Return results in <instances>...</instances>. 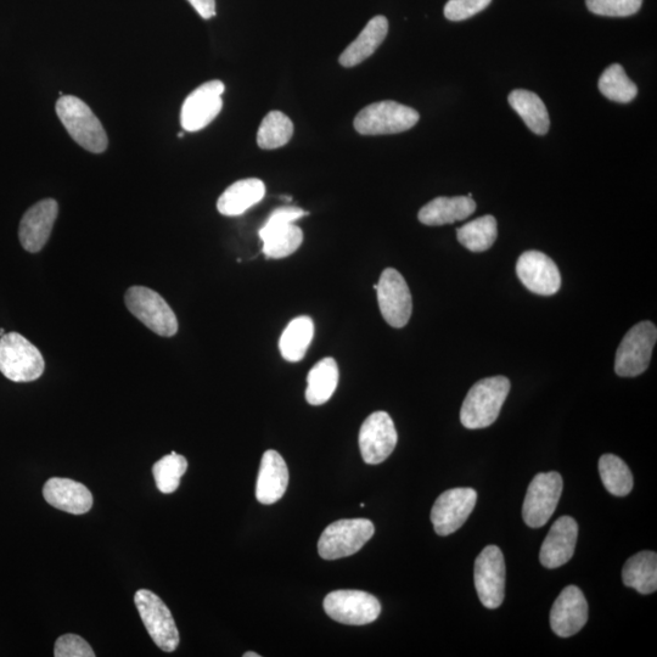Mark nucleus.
<instances>
[{
  "mask_svg": "<svg viewBox=\"0 0 657 657\" xmlns=\"http://www.w3.org/2000/svg\"><path fill=\"white\" fill-rule=\"evenodd\" d=\"M510 381L505 376H493L476 383L466 395L460 421L466 429H485L499 417L509 395Z\"/></svg>",
  "mask_w": 657,
  "mask_h": 657,
  "instance_id": "1",
  "label": "nucleus"
},
{
  "mask_svg": "<svg viewBox=\"0 0 657 657\" xmlns=\"http://www.w3.org/2000/svg\"><path fill=\"white\" fill-rule=\"evenodd\" d=\"M56 114L71 138L83 149L93 154H101L108 149V134L84 101L72 95H63L56 103Z\"/></svg>",
  "mask_w": 657,
  "mask_h": 657,
  "instance_id": "2",
  "label": "nucleus"
},
{
  "mask_svg": "<svg viewBox=\"0 0 657 657\" xmlns=\"http://www.w3.org/2000/svg\"><path fill=\"white\" fill-rule=\"evenodd\" d=\"M308 215L310 213L307 211L292 206L280 207L273 211L265 226L258 232L263 241V254L273 260L295 254L303 241L302 230L295 222Z\"/></svg>",
  "mask_w": 657,
  "mask_h": 657,
  "instance_id": "3",
  "label": "nucleus"
},
{
  "mask_svg": "<svg viewBox=\"0 0 657 657\" xmlns=\"http://www.w3.org/2000/svg\"><path fill=\"white\" fill-rule=\"evenodd\" d=\"M46 362L41 351L19 333L0 338V373L14 383H31L41 378Z\"/></svg>",
  "mask_w": 657,
  "mask_h": 657,
  "instance_id": "4",
  "label": "nucleus"
},
{
  "mask_svg": "<svg viewBox=\"0 0 657 657\" xmlns=\"http://www.w3.org/2000/svg\"><path fill=\"white\" fill-rule=\"evenodd\" d=\"M419 120L417 110L386 100L370 104L359 111L353 125L362 136H387L409 131Z\"/></svg>",
  "mask_w": 657,
  "mask_h": 657,
  "instance_id": "5",
  "label": "nucleus"
},
{
  "mask_svg": "<svg viewBox=\"0 0 657 657\" xmlns=\"http://www.w3.org/2000/svg\"><path fill=\"white\" fill-rule=\"evenodd\" d=\"M375 527L367 519H345L327 527L319 538L318 553L325 560L351 557L373 537Z\"/></svg>",
  "mask_w": 657,
  "mask_h": 657,
  "instance_id": "6",
  "label": "nucleus"
},
{
  "mask_svg": "<svg viewBox=\"0 0 657 657\" xmlns=\"http://www.w3.org/2000/svg\"><path fill=\"white\" fill-rule=\"evenodd\" d=\"M128 311L155 334L171 338L177 334L178 320L164 297L145 286H132L125 295Z\"/></svg>",
  "mask_w": 657,
  "mask_h": 657,
  "instance_id": "7",
  "label": "nucleus"
},
{
  "mask_svg": "<svg viewBox=\"0 0 657 657\" xmlns=\"http://www.w3.org/2000/svg\"><path fill=\"white\" fill-rule=\"evenodd\" d=\"M657 340L656 325L642 322L628 331L616 352L615 372L634 378L648 369Z\"/></svg>",
  "mask_w": 657,
  "mask_h": 657,
  "instance_id": "8",
  "label": "nucleus"
},
{
  "mask_svg": "<svg viewBox=\"0 0 657 657\" xmlns=\"http://www.w3.org/2000/svg\"><path fill=\"white\" fill-rule=\"evenodd\" d=\"M146 631L161 650L172 653L179 645V632L167 605L148 589H140L134 597Z\"/></svg>",
  "mask_w": 657,
  "mask_h": 657,
  "instance_id": "9",
  "label": "nucleus"
},
{
  "mask_svg": "<svg viewBox=\"0 0 657 657\" xmlns=\"http://www.w3.org/2000/svg\"><path fill=\"white\" fill-rule=\"evenodd\" d=\"M563 487V477L555 471L533 477L522 508V518L527 526L539 529L547 524L557 510Z\"/></svg>",
  "mask_w": 657,
  "mask_h": 657,
  "instance_id": "10",
  "label": "nucleus"
},
{
  "mask_svg": "<svg viewBox=\"0 0 657 657\" xmlns=\"http://www.w3.org/2000/svg\"><path fill=\"white\" fill-rule=\"evenodd\" d=\"M324 610L336 622L364 626L378 620L381 605L374 595L362 591H335L324 599Z\"/></svg>",
  "mask_w": 657,
  "mask_h": 657,
  "instance_id": "11",
  "label": "nucleus"
},
{
  "mask_svg": "<svg viewBox=\"0 0 657 657\" xmlns=\"http://www.w3.org/2000/svg\"><path fill=\"white\" fill-rule=\"evenodd\" d=\"M378 302L381 314L392 328L406 327L411 319L413 301L403 275L393 268H387L381 274L378 288Z\"/></svg>",
  "mask_w": 657,
  "mask_h": 657,
  "instance_id": "12",
  "label": "nucleus"
},
{
  "mask_svg": "<svg viewBox=\"0 0 657 657\" xmlns=\"http://www.w3.org/2000/svg\"><path fill=\"white\" fill-rule=\"evenodd\" d=\"M505 561L502 550L487 546L475 561V588L487 609H497L505 597Z\"/></svg>",
  "mask_w": 657,
  "mask_h": 657,
  "instance_id": "13",
  "label": "nucleus"
},
{
  "mask_svg": "<svg viewBox=\"0 0 657 657\" xmlns=\"http://www.w3.org/2000/svg\"><path fill=\"white\" fill-rule=\"evenodd\" d=\"M477 493L473 488H452L432 507L431 522L438 536H449L458 531L475 509Z\"/></svg>",
  "mask_w": 657,
  "mask_h": 657,
  "instance_id": "14",
  "label": "nucleus"
},
{
  "mask_svg": "<svg viewBox=\"0 0 657 657\" xmlns=\"http://www.w3.org/2000/svg\"><path fill=\"white\" fill-rule=\"evenodd\" d=\"M398 435L386 412H375L364 420L359 431V448L365 463L378 465L389 458L397 446Z\"/></svg>",
  "mask_w": 657,
  "mask_h": 657,
  "instance_id": "15",
  "label": "nucleus"
},
{
  "mask_svg": "<svg viewBox=\"0 0 657 657\" xmlns=\"http://www.w3.org/2000/svg\"><path fill=\"white\" fill-rule=\"evenodd\" d=\"M224 83L210 81L189 94L182 106L181 122L184 131L198 132L209 126L223 108Z\"/></svg>",
  "mask_w": 657,
  "mask_h": 657,
  "instance_id": "16",
  "label": "nucleus"
},
{
  "mask_svg": "<svg viewBox=\"0 0 657 657\" xmlns=\"http://www.w3.org/2000/svg\"><path fill=\"white\" fill-rule=\"evenodd\" d=\"M516 273H518L521 283L533 294L552 296L560 290L559 268L552 258L543 252H524L516 265Z\"/></svg>",
  "mask_w": 657,
  "mask_h": 657,
  "instance_id": "17",
  "label": "nucleus"
},
{
  "mask_svg": "<svg viewBox=\"0 0 657 657\" xmlns=\"http://www.w3.org/2000/svg\"><path fill=\"white\" fill-rule=\"evenodd\" d=\"M58 213V202L53 199L39 201L25 213L20 223L19 239L27 252L37 254L47 245Z\"/></svg>",
  "mask_w": 657,
  "mask_h": 657,
  "instance_id": "18",
  "label": "nucleus"
},
{
  "mask_svg": "<svg viewBox=\"0 0 657 657\" xmlns=\"http://www.w3.org/2000/svg\"><path fill=\"white\" fill-rule=\"evenodd\" d=\"M588 621V604L581 589L569 586L555 600L550 611V627L557 636L569 638L582 630Z\"/></svg>",
  "mask_w": 657,
  "mask_h": 657,
  "instance_id": "19",
  "label": "nucleus"
},
{
  "mask_svg": "<svg viewBox=\"0 0 657 657\" xmlns=\"http://www.w3.org/2000/svg\"><path fill=\"white\" fill-rule=\"evenodd\" d=\"M578 525L571 516H561L544 539L539 560L546 569H558L574 557Z\"/></svg>",
  "mask_w": 657,
  "mask_h": 657,
  "instance_id": "20",
  "label": "nucleus"
},
{
  "mask_svg": "<svg viewBox=\"0 0 657 657\" xmlns=\"http://www.w3.org/2000/svg\"><path fill=\"white\" fill-rule=\"evenodd\" d=\"M43 496L52 507L73 515L86 514L93 507V494L86 486L61 477L46 482Z\"/></svg>",
  "mask_w": 657,
  "mask_h": 657,
  "instance_id": "21",
  "label": "nucleus"
},
{
  "mask_svg": "<svg viewBox=\"0 0 657 657\" xmlns=\"http://www.w3.org/2000/svg\"><path fill=\"white\" fill-rule=\"evenodd\" d=\"M289 485V470L277 451L263 454L256 485V498L261 504L272 505L283 498Z\"/></svg>",
  "mask_w": 657,
  "mask_h": 657,
  "instance_id": "22",
  "label": "nucleus"
},
{
  "mask_svg": "<svg viewBox=\"0 0 657 657\" xmlns=\"http://www.w3.org/2000/svg\"><path fill=\"white\" fill-rule=\"evenodd\" d=\"M476 202L469 196H454V198H436L419 211V221L425 226L437 227L452 224L473 215Z\"/></svg>",
  "mask_w": 657,
  "mask_h": 657,
  "instance_id": "23",
  "label": "nucleus"
},
{
  "mask_svg": "<svg viewBox=\"0 0 657 657\" xmlns=\"http://www.w3.org/2000/svg\"><path fill=\"white\" fill-rule=\"evenodd\" d=\"M266 195V185L257 178H247L235 182L217 201V210L221 215L237 217L261 202Z\"/></svg>",
  "mask_w": 657,
  "mask_h": 657,
  "instance_id": "24",
  "label": "nucleus"
},
{
  "mask_svg": "<svg viewBox=\"0 0 657 657\" xmlns=\"http://www.w3.org/2000/svg\"><path fill=\"white\" fill-rule=\"evenodd\" d=\"M387 33H389V21L385 16H375L364 27L361 35L341 54L340 64L344 67H355L362 64L383 44Z\"/></svg>",
  "mask_w": 657,
  "mask_h": 657,
  "instance_id": "25",
  "label": "nucleus"
},
{
  "mask_svg": "<svg viewBox=\"0 0 657 657\" xmlns=\"http://www.w3.org/2000/svg\"><path fill=\"white\" fill-rule=\"evenodd\" d=\"M339 376V365L334 358H324L314 365L307 376V402L312 406L327 403L338 387Z\"/></svg>",
  "mask_w": 657,
  "mask_h": 657,
  "instance_id": "26",
  "label": "nucleus"
},
{
  "mask_svg": "<svg viewBox=\"0 0 657 657\" xmlns=\"http://www.w3.org/2000/svg\"><path fill=\"white\" fill-rule=\"evenodd\" d=\"M509 104L518 114L530 131L537 136H546L550 120L546 105L536 93L516 89L509 94Z\"/></svg>",
  "mask_w": 657,
  "mask_h": 657,
  "instance_id": "27",
  "label": "nucleus"
},
{
  "mask_svg": "<svg viewBox=\"0 0 657 657\" xmlns=\"http://www.w3.org/2000/svg\"><path fill=\"white\" fill-rule=\"evenodd\" d=\"M622 581L626 587L640 594H651L657 589V555L640 552L627 560L622 570Z\"/></svg>",
  "mask_w": 657,
  "mask_h": 657,
  "instance_id": "28",
  "label": "nucleus"
},
{
  "mask_svg": "<svg viewBox=\"0 0 657 657\" xmlns=\"http://www.w3.org/2000/svg\"><path fill=\"white\" fill-rule=\"evenodd\" d=\"M313 336L314 324L310 317L292 319L279 340V350L285 361H302L312 344Z\"/></svg>",
  "mask_w": 657,
  "mask_h": 657,
  "instance_id": "29",
  "label": "nucleus"
},
{
  "mask_svg": "<svg viewBox=\"0 0 657 657\" xmlns=\"http://www.w3.org/2000/svg\"><path fill=\"white\" fill-rule=\"evenodd\" d=\"M497 237V219L491 215L474 219L457 229L459 243L471 252H484L491 249Z\"/></svg>",
  "mask_w": 657,
  "mask_h": 657,
  "instance_id": "30",
  "label": "nucleus"
},
{
  "mask_svg": "<svg viewBox=\"0 0 657 657\" xmlns=\"http://www.w3.org/2000/svg\"><path fill=\"white\" fill-rule=\"evenodd\" d=\"M294 134V123L282 111H271L263 119L257 133V144L263 150H274L288 144Z\"/></svg>",
  "mask_w": 657,
  "mask_h": 657,
  "instance_id": "31",
  "label": "nucleus"
},
{
  "mask_svg": "<svg viewBox=\"0 0 657 657\" xmlns=\"http://www.w3.org/2000/svg\"><path fill=\"white\" fill-rule=\"evenodd\" d=\"M598 87L606 99L621 104L631 103L638 94L636 83L630 80L620 64H612L603 72Z\"/></svg>",
  "mask_w": 657,
  "mask_h": 657,
  "instance_id": "32",
  "label": "nucleus"
},
{
  "mask_svg": "<svg viewBox=\"0 0 657 657\" xmlns=\"http://www.w3.org/2000/svg\"><path fill=\"white\" fill-rule=\"evenodd\" d=\"M599 473L606 490L616 497H625L633 490V475L623 460L614 454H605L599 460Z\"/></svg>",
  "mask_w": 657,
  "mask_h": 657,
  "instance_id": "33",
  "label": "nucleus"
},
{
  "mask_svg": "<svg viewBox=\"0 0 657 657\" xmlns=\"http://www.w3.org/2000/svg\"><path fill=\"white\" fill-rule=\"evenodd\" d=\"M188 469V462L183 456L172 452L161 458L154 465L153 474L159 491L165 494H171L177 491L185 471Z\"/></svg>",
  "mask_w": 657,
  "mask_h": 657,
  "instance_id": "34",
  "label": "nucleus"
},
{
  "mask_svg": "<svg viewBox=\"0 0 657 657\" xmlns=\"http://www.w3.org/2000/svg\"><path fill=\"white\" fill-rule=\"evenodd\" d=\"M591 13L608 18H627L637 14L643 0H586Z\"/></svg>",
  "mask_w": 657,
  "mask_h": 657,
  "instance_id": "35",
  "label": "nucleus"
},
{
  "mask_svg": "<svg viewBox=\"0 0 657 657\" xmlns=\"http://www.w3.org/2000/svg\"><path fill=\"white\" fill-rule=\"evenodd\" d=\"M492 0H449L445 7V16L449 21H464L481 13Z\"/></svg>",
  "mask_w": 657,
  "mask_h": 657,
  "instance_id": "36",
  "label": "nucleus"
},
{
  "mask_svg": "<svg viewBox=\"0 0 657 657\" xmlns=\"http://www.w3.org/2000/svg\"><path fill=\"white\" fill-rule=\"evenodd\" d=\"M55 657H95V653L87 643V640H84L76 634H65V636L60 637L56 640Z\"/></svg>",
  "mask_w": 657,
  "mask_h": 657,
  "instance_id": "37",
  "label": "nucleus"
},
{
  "mask_svg": "<svg viewBox=\"0 0 657 657\" xmlns=\"http://www.w3.org/2000/svg\"><path fill=\"white\" fill-rule=\"evenodd\" d=\"M202 19L210 20L216 15V0H188Z\"/></svg>",
  "mask_w": 657,
  "mask_h": 657,
  "instance_id": "38",
  "label": "nucleus"
},
{
  "mask_svg": "<svg viewBox=\"0 0 657 657\" xmlns=\"http://www.w3.org/2000/svg\"><path fill=\"white\" fill-rule=\"evenodd\" d=\"M244 657H261V655L254 653V651H249V653L244 654Z\"/></svg>",
  "mask_w": 657,
  "mask_h": 657,
  "instance_id": "39",
  "label": "nucleus"
},
{
  "mask_svg": "<svg viewBox=\"0 0 657 657\" xmlns=\"http://www.w3.org/2000/svg\"><path fill=\"white\" fill-rule=\"evenodd\" d=\"M4 334H5V330H4L3 328L0 329V338H2V336H3Z\"/></svg>",
  "mask_w": 657,
  "mask_h": 657,
  "instance_id": "40",
  "label": "nucleus"
},
{
  "mask_svg": "<svg viewBox=\"0 0 657 657\" xmlns=\"http://www.w3.org/2000/svg\"><path fill=\"white\" fill-rule=\"evenodd\" d=\"M177 137H178V138H183V137H184V133H178V136H177Z\"/></svg>",
  "mask_w": 657,
  "mask_h": 657,
  "instance_id": "41",
  "label": "nucleus"
}]
</instances>
